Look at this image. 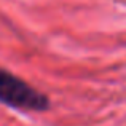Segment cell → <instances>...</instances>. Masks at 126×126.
I'll list each match as a JSON object with an SVG mask.
<instances>
[{"label": "cell", "mask_w": 126, "mask_h": 126, "mask_svg": "<svg viewBox=\"0 0 126 126\" xmlns=\"http://www.w3.org/2000/svg\"><path fill=\"white\" fill-rule=\"evenodd\" d=\"M0 102L16 110L45 112L49 109L48 96L2 67H0Z\"/></svg>", "instance_id": "obj_1"}]
</instances>
